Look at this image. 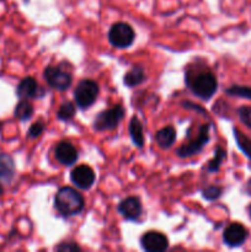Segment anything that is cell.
Here are the masks:
<instances>
[{
  "instance_id": "obj_16",
  "label": "cell",
  "mask_w": 251,
  "mask_h": 252,
  "mask_svg": "<svg viewBox=\"0 0 251 252\" xmlns=\"http://www.w3.org/2000/svg\"><path fill=\"white\" fill-rule=\"evenodd\" d=\"M145 80V71L140 65H134L129 71H127L123 79L125 85L128 88H134Z\"/></svg>"
},
{
  "instance_id": "obj_28",
  "label": "cell",
  "mask_w": 251,
  "mask_h": 252,
  "mask_svg": "<svg viewBox=\"0 0 251 252\" xmlns=\"http://www.w3.org/2000/svg\"><path fill=\"white\" fill-rule=\"evenodd\" d=\"M4 193V189H2V186H1V184H0V196H1V194Z\"/></svg>"
},
{
  "instance_id": "obj_15",
  "label": "cell",
  "mask_w": 251,
  "mask_h": 252,
  "mask_svg": "<svg viewBox=\"0 0 251 252\" xmlns=\"http://www.w3.org/2000/svg\"><path fill=\"white\" fill-rule=\"evenodd\" d=\"M155 140H157V145L160 148H162V149H169V148H171L174 145L175 140H176V130L171 126L161 128L155 134Z\"/></svg>"
},
{
  "instance_id": "obj_20",
  "label": "cell",
  "mask_w": 251,
  "mask_h": 252,
  "mask_svg": "<svg viewBox=\"0 0 251 252\" xmlns=\"http://www.w3.org/2000/svg\"><path fill=\"white\" fill-rule=\"evenodd\" d=\"M225 158H226L225 150H224L221 147H217L216 152H214V158L212 160H209L208 165H207L206 167V171L208 172L218 171L221 162H223V160H225Z\"/></svg>"
},
{
  "instance_id": "obj_22",
  "label": "cell",
  "mask_w": 251,
  "mask_h": 252,
  "mask_svg": "<svg viewBox=\"0 0 251 252\" xmlns=\"http://www.w3.org/2000/svg\"><path fill=\"white\" fill-rule=\"evenodd\" d=\"M225 93L230 96H239V97L249 98L251 100V88L243 85H233L231 88L226 89Z\"/></svg>"
},
{
  "instance_id": "obj_4",
  "label": "cell",
  "mask_w": 251,
  "mask_h": 252,
  "mask_svg": "<svg viewBox=\"0 0 251 252\" xmlns=\"http://www.w3.org/2000/svg\"><path fill=\"white\" fill-rule=\"evenodd\" d=\"M134 38V30L126 22H116L108 31V41L116 48H128L132 46Z\"/></svg>"
},
{
  "instance_id": "obj_2",
  "label": "cell",
  "mask_w": 251,
  "mask_h": 252,
  "mask_svg": "<svg viewBox=\"0 0 251 252\" xmlns=\"http://www.w3.org/2000/svg\"><path fill=\"white\" fill-rule=\"evenodd\" d=\"M54 207L64 218L78 216L85 207L84 197L71 187H62L54 196Z\"/></svg>"
},
{
  "instance_id": "obj_3",
  "label": "cell",
  "mask_w": 251,
  "mask_h": 252,
  "mask_svg": "<svg viewBox=\"0 0 251 252\" xmlns=\"http://www.w3.org/2000/svg\"><path fill=\"white\" fill-rule=\"evenodd\" d=\"M98 93H100V88L96 81L91 80V79H84L78 84L75 91H74V100L79 108L85 110L94 105Z\"/></svg>"
},
{
  "instance_id": "obj_17",
  "label": "cell",
  "mask_w": 251,
  "mask_h": 252,
  "mask_svg": "<svg viewBox=\"0 0 251 252\" xmlns=\"http://www.w3.org/2000/svg\"><path fill=\"white\" fill-rule=\"evenodd\" d=\"M129 134L132 138V142L138 148H142L144 145V135H143V126L137 117H132L129 122Z\"/></svg>"
},
{
  "instance_id": "obj_8",
  "label": "cell",
  "mask_w": 251,
  "mask_h": 252,
  "mask_svg": "<svg viewBox=\"0 0 251 252\" xmlns=\"http://www.w3.org/2000/svg\"><path fill=\"white\" fill-rule=\"evenodd\" d=\"M140 245L148 252H162L169 248V240L159 231H148L140 238Z\"/></svg>"
},
{
  "instance_id": "obj_9",
  "label": "cell",
  "mask_w": 251,
  "mask_h": 252,
  "mask_svg": "<svg viewBox=\"0 0 251 252\" xmlns=\"http://www.w3.org/2000/svg\"><path fill=\"white\" fill-rule=\"evenodd\" d=\"M70 180L78 189H89L95 182V172L88 165H79L70 172Z\"/></svg>"
},
{
  "instance_id": "obj_14",
  "label": "cell",
  "mask_w": 251,
  "mask_h": 252,
  "mask_svg": "<svg viewBox=\"0 0 251 252\" xmlns=\"http://www.w3.org/2000/svg\"><path fill=\"white\" fill-rule=\"evenodd\" d=\"M16 174L15 161L9 154L1 153L0 154V180L5 184H10Z\"/></svg>"
},
{
  "instance_id": "obj_12",
  "label": "cell",
  "mask_w": 251,
  "mask_h": 252,
  "mask_svg": "<svg viewBox=\"0 0 251 252\" xmlns=\"http://www.w3.org/2000/svg\"><path fill=\"white\" fill-rule=\"evenodd\" d=\"M56 159L61 162L62 165H65V166H71L73 164H75L78 161V150L76 148L71 144L70 142H63L58 143L56 147Z\"/></svg>"
},
{
  "instance_id": "obj_11",
  "label": "cell",
  "mask_w": 251,
  "mask_h": 252,
  "mask_svg": "<svg viewBox=\"0 0 251 252\" xmlns=\"http://www.w3.org/2000/svg\"><path fill=\"white\" fill-rule=\"evenodd\" d=\"M246 238H248V230L245 229V226L239 223H233L226 226L223 234L224 244L230 248H238V246L243 245Z\"/></svg>"
},
{
  "instance_id": "obj_5",
  "label": "cell",
  "mask_w": 251,
  "mask_h": 252,
  "mask_svg": "<svg viewBox=\"0 0 251 252\" xmlns=\"http://www.w3.org/2000/svg\"><path fill=\"white\" fill-rule=\"evenodd\" d=\"M123 117H125V108L121 105H116L98 113L97 117L95 118V122H94V128L98 132L112 130L117 128Z\"/></svg>"
},
{
  "instance_id": "obj_27",
  "label": "cell",
  "mask_w": 251,
  "mask_h": 252,
  "mask_svg": "<svg viewBox=\"0 0 251 252\" xmlns=\"http://www.w3.org/2000/svg\"><path fill=\"white\" fill-rule=\"evenodd\" d=\"M246 189H248V192H249V194H251V180H249V182H248V186H246Z\"/></svg>"
},
{
  "instance_id": "obj_10",
  "label": "cell",
  "mask_w": 251,
  "mask_h": 252,
  "mask_svg": "<svg viewBox=\"0 0 251 252\" xmlns=\"http://www.w3.org/2000/svg\"><path fill=\"white\" fill-rule=\"evenodd\" d=\"M118 213L126 219V220L129 221H135L139 219V217L142 216V203H140V199L138 197H127L123 201H121V203L118 204Z\"/></svg>"
},
{
  "instance_id": "obj_18",
  "label": "cell",
  "mask_w": 251,
  "mask_h": 252,
  "mask_svg": "<svg viewBox=\"0 0 251 252\" xmlns=\"http://www.w3.org/2000/svg\"><path fill=\"white\" fill-rule=\"evenodd\" d=\"M15 117L17 118L21 122H25V121H29L30 118L33 115V106L26 100V98H21V100L17 102L16 107L14 110Z\"/></svg>"
},
{
  "instance_id": "obj_25",
  "label": "cell",
  "mask_w": 251,
  "mask_h": 252,
  "mask_svg": "<svg viewBox=\"0 0 251 252\" xmlns=\"http://www.w3.org/2000/svg\"><path fill=\"white\" fill-rule=\"evenodd\" d=\"M44 130V125L42 122H36L29 128V132H27V135L30 138H37L43 133Z\"/></svg>"
},
{
  "instance_id": "obj_24",
  "label": "cell",
  "mask_w": 251,
  "mask_h": 252,
  "mask_svg": "<svg viewBox=\"0 0 251 252\" xmlns=\"http://www.w3.org/2000/svg\"><path fill=\"white\" fill-rule=\"evenodd\" d=\"M238 113L241 122H243L245 126H248V127L251 128V107L243 106V107L239 108Z\"/></svg>"
},
{
  "instance_id": "obj_26",
  "label": "cell",
  "mask_w": 251,
  "mask_h": 252,
  "mask_svg": "<svg viewBox=\"0 0 251 252\" xmlns=\"http://www.w3.org/2000/svg\"><path fill=\"white\" fill-rule=\"evenodd\" d=\"M57 251H80V248L75 243H62L56 248Z\"/></svg>"
},
{
  "instance_id": "obj_29",
  "label": "cell",
  "mask_w": 251,
  "mask_h": 252,
  "mask_svg": "<svg viewBox=\"0 0 251 252\" xmlns=\"http://www.w3.org/2000/svg\"><path fill=\"white\" fill-rule=\"evenodd\" d=\"M249 214H250V218H251V204L250 207H249Z\"/></svg>"
},
{
  "instance_id": "obj_21",
  "label": "cell",
  "mask_w": 251,
  "mask_h": 252,
  "mask_svg": "<svg viewBox=\"0 0 251 252\" xmlns=\"http://www.w3.org/2000/svg\"><path fill=\"white\" fill-rule=\"evenodd\" d=\"M75 115V106L71 102H64L62 103L61 107L57 111V118L59 121H63V122H66V121L71 120Z\"/></svg>"
},
{
  "instance_id": "obj_7",
  "label": "cell",
  "mask_w": 251,
  "mask_h": 252,
  "mask_svg": "<svg viewBox=\"0 0 251 252\" xmlns=\"http://www.w3.org/2000/svg\"><path fill=\"white\" fill-rule=\"evenodd\" d=\"M43 76L47 84L58 91H65L71 85L70 73L62 69L61 66H47L44 69Z\"/></svg>"
},
{
  "instance_id": "obj_19",
  "label": "cell",
  "mask_w": 251,
  "mask_h": 252,
  "mask_svg": "<svg viewBox=\"0 0 251 252\" xmlns=\"http://www.w3.org/2000/svg\"><path fill=\"white\" fill-rule=\"evenodd\" d=\"M234 138L236 140V144L240 148L241 152L251 160V139L249 137H246L243 132L238 129V128H234Z\"/></svg>"
},
{
  "instance_id": "obj_1",
  "label": "cell",
  "mask_w": 251,
  "mask_h": 252,
  "mask_svg": "<svg viewBox=\"0 0 251 252\" xmlns=\"http://www.w3.org/2000/svg\"><path fill=\"white\" fill-rule=\"evenodd\" d=\"M186 84L189 90L201 100H209L218 90V80L209 70L187 71Z\"/></svg>"
},
{
  "instance_id": "obj_6",
  "label": "cell",
  "mask_w": 251,
  "mask_h": 252,
  "mask_svg": "<svg viewBox=\"0 0 251 252\" xmlns=\"http://www.w3.org/2000/svg\"><path fill=\"white\" fill-rule=\"evenodd\" d=\"M209 142V126L202 125L199 128V132L194 139L189 140L187 144H184L176 150V154L179 158L182 159H187L193 155H197L198 153L202 152L207 143Z\"/></svg>"
},
{
  "instance_id": "obj_23",
  "label": "cell",
  "mask_w": 251,
  "mask_h": 252,
  "mask_svg": "<svg viewBox=\"0 0 251 252\" xmlns=\"http://www.w3.org/2000/svg\"><path fill=\"white\" fill-rule=\"evenodd\" d=\"M223 193V189L221 187L218 186H208L204 189H202V196L203 198H206L207 201H214V199H218L219 197Z\"/></svg>"
},
{
  "instance_id": "obj_13",
  "label": "cell",
  "mask_w": 251,
  "mask_h": 252,
  "mask_svg": "<svg viewBox=\"0 0 251 252\" xmlns=\"http://www.w3.org/2000/svg\"><path fill=\"white\" fill-rule=\"evenodd\" d=\"M39 91H43L42 89H39L38 83L34 80L31 76H27V78L22 79L19 83L16 88V95L20 98H34L39 95Z\"/></svg>"
}]
</instances>
